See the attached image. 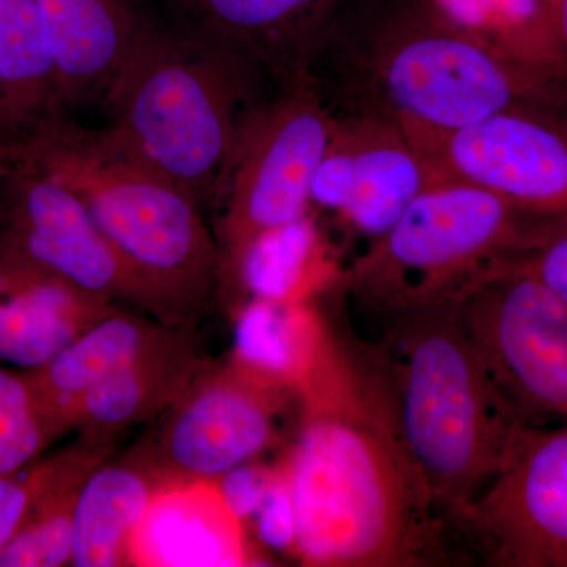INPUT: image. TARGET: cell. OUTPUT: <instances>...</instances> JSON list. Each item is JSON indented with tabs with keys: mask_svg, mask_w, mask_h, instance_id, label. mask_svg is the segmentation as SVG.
Masks as SVG:
<instances>
[{
	"mask_svg": "<svg viewBox=\"0 0 567 567\" xmlns=\"http://www.w3.org/2000/svg\"><path fill=\"white\" fill-rule=\"evenodd\" d=\"M284 458L295 555L316 567H420L450 561L446 524L404 442L386 377L328 327L303 385Z\"/></svg>",
	"mask_w": 567,
	"mask_h": 567,
	"instance_id": "6da1fadb",
	"label": "cell"
},
{
	"mask_svg": "<svg viewBox=\"0 0 567 567\" xmlns=\"http://www.w3.org/2000/svg\"><path fill=\"white\" fill-rule=\"evenodd\" d=\"M309 78L339 115L445 133L511 107L559 111L567 80L514 61L417 0H363L334 29Z\"/></svg>",
	"mask_w": 567,
	"mask_h": 567,
	"instance_id": "7a4b0ae2",
	"label": "cell"
},
{
	"mask_svg": "<svg viewBox=\"0 0 567 567\" xmlns=\"http://www.w3.org/2000/svg\"><path fill=\"white\" fill-rule=\"evenodd\" d=\"M17 152L81 197L136 295V308L169 327H196L219 293V249L203 207L107 130L63 118L18 142Z\"/></svg>",
	"mask_w": 567,
	"mask_h": 567,
	"instance_id": "3957f363",
	"label": "cell"
},
{
	"mask_svg": "<svg viewBox=\"0 0 567 567\" xmlns=\"http://www.w3.org/2000/svg\"><path fill=\"white\" fill-rule=\"evenodd\" d=\"M380 354L399 427L436 509L461 524L520 425L466 330L458 301L388 317Z\"/></svg>",
	"mask_w": 567,
	"mask_h": 567,
	"instance_id": "277c9868",
	"label": "cell"
},
{
	"mask_svg": "<svg viewBox=\"0 0 567 567\" xmlns=\"http://www.w3.org/2000/svg\"><path fill=\"white\" fill-rule=\"evenodd\" d=\"M260 78L221 41L178 21L145 17L104 95L111 115L106 130L204 207L218 197Z\"/></svg>",
	"mask_w": 567,
	"mask_h": 567,
	"instance_id": "5b68a950",
	"label": "cell"
},
{
	"mask_svg": "<svg viewBox=\"0 0 567 567\" xmlns=\"http://www.w3.org/2000/svg\"><path fill=\"white\" fill-rule=\"evenodd\" d=\"M559 219L529 215L494 194L436 181L347 274L358 303L393 316L458 301L494 268L535 248Z\"/></svg>",
	"mask_w": 567,
	"mask_h": 567,
	"instance_id": "8992f818",
	"label": "cell"
},
{
	"mask_svg": "<svg viewBox=\"0 0 567 567\" xmlns=\"http://www.w3.org/2000/svg\"><path fill=\"white\" fill-rule=\"evenodd\" d=\"M338 112L309 76L246 110L218 197L219 293L233 292L245 254L265 234L306 218Z\"/></svg>",
	"mask_w": 567,
	"mask_h": 567,
	"instance_id": "52a82bcc",
	"label": "cell"
},
{
	"mask_svg": "<svg viewBox=\"0 0 567 567\" xmlns=\"http://www.w3.org/2000/svg\"><path fill=\"white\" fill-rule=\"evenodd\" d=\"M496 385L524 423H567V309L516 257L458 300Z\"/></svg>",
	"mask_w": 567,
	"mask_h": 567,
	"instance_id": "ba28073f",
	"label": "cell"
},
{
	"mask_svg": "<svg viewBox=\"0 0 567 567\" xmlns=\"http://www.w3.org/2000/svg\"><path fill=\"white\" fill-rule=\"evenodd\" d=\"M404 133L439 181L476 186L539 218H567V118L558 111L511 107L451 132Z\"/></svg>",
	"mask_w": 567,
	"mask_h": 567,
	"instance_id": "9c48e42d",
	"label": "cell"
},
{
	"mask_svg": "<svg viewBox=\"0 0 567 567\" xmlns=\"http://www.w3.org/2000/svg\"><path fill=\"white\" fill-rule=\"evenodd\" d=\"M292 394L208 361L137 451L166 480H218L278 445Z\"/></svg>",
	"mask_w": 567,
	"mask_h": 567,
	"instance_id": "30bf717a",
	"label": "cell"
},
{
	"mask_svg": "<svg viewBox=\"0 0 567 567\" xmlns=\"http://www.w3.org/2000/svg\"><path fill=\"white\" fill-rule=\"evenodd\" d=\"M488 565L567 567V423L524 424L462 518Z\"/></svg>",
	"mask_w": 567,
	"mask_h": 567,
	"instance_id": "8fae6325",
	"label": "cell"
},
{
	"mask_svg": "<svg viewBox=\"0 0 567 567\" xmlns=\"http://www.w3.org/2000/svg\"><path fill=\"white\" fill-rule=\"evenodd\" d=\"M0 245L104 303L136 308V295L80 196L21 156L0 192Z\"/></svg>",
	"mask_w": 567,
	"mask_h": 567,
	"instance_id": "7c38bea8",
	"label": "cell"
},
{
	"mask_svg": "<svg viewBox=\"0 0 567 567\" xmlns=\"http://www.w3.org/2000/svg\"><path fill=\"white\" fill-rule=\"evenodd\" d=\"M436 181L399 126L364 115H339L312 183L311 203L341 213L375 238Z\"/></svg>",
	"mask_w": 567,
	"mask_h": 567,
	"instance_id": "4fadbf2b",
	"label": "cell"
},
{
	"mask_svg": "<svg viewBox=\"0 0 567 567\" xmlns=\"http://www.w3.org/2000/svg\"><path fill=\"white\" fill-rule=\"evenodd\" d=\"M363 0H169L175 21L221 41L278 85L309 76L334 29Z\"/></svg>",
	"mask_w": 567,
	"mask_h": 567,
	"instance_id": "5bb4252c",
	"label": "cell"
},
{
	"mask_svg": "<svg viewBox=\"0 0 567 567\" xmlns=\"http://www.w3.org/2000/svg\"><path fill=\"white\" fill-rule=\"evenodd\" d=\"M244 524L210 480H169L158 488L134 532L130 566H251Z\"/></svg>",
	"mask_w": 567,
	"mask_h": 567,
	"instance_id": "9a60e30c",
	"label": "cell"
},
{
	"mask_svg": "<svg viewBox=\"0 0 567 567\" xmlns=\"http://www.w3.org/2000/svg\"><path fill=\"white\" fill-rule=\"evenodd\" d=\"M118 306L0 245V364L40 368Z\"/></svg>",
	"mask_w": 567,
	"mask_h": 567,
	"instance_id": "2e32d148",
	"label": "cell"
},
{
	"mask_svg": "<svg viewBox=\"0 0 567 567\" xmlns=\"http://www.w3.org/2000/svg\"><path fill=\"white\" fill-rule=\"evenodd\" d=\"M63 107L104 99L145 14L133 0H35Z\"/></svg>",
	"mask_w": 567,
	"mask_h": 567,
	"instance_id": "e0dca14e",
	"label": "cell"
},
{
	"mask_svg": "<svg viewBox=\"0 0 567 567\" xmlns=\"http://www.w3.org/2000/svg\"><path fill=\"white\" fill-rule=\"evenodd\" d=\"M208 361L196 327H183L173 341L89 391L71 415L70 431L91 442L114 443L126 429L158 420Z\"/></svg>",
	"mask_w": 567,
	"mask_h": 567,
	"instance_id": "ac0fdd59",
	"label": "cell"
},
{
	"mask_svg": "<svg viewBox=\"0 0 567 567\" xmlns=\"http://www.w3.org/2000/svg\"><path fill=\"white\" fill-rule=\"evenodd\" d=\"M183 327H169L118 306L47 364L25 371L48 415L69 434L74 409L89 391L125 365L173 341Z\"/></svg>",
	"mask_w": 567,
	"mask_h": 567,
	"instance_id": "d6986e66",
	"label": "cell"
},
{
	"mask_svg": "<svg viewBox=\"0 0 567 567\" xmlns=\"http://www.w3.org/2000/svg\"><path fill=\"white\" fill-rule=\"evenodd\" d=\"M166 481L136 447L96 466L74 507L70 566H130L134 532Z\"/></svg>",
	"mask_w": 567,
	"mask_h": 567,
	"instance_id": "ffe728a7",
	"label": "cell"
},
{
	"mask_svg": "<svg viewBox=\"0 0 567 567\" xmlns=\"http://www.w3.org/2000/svg\"><path fill=\"white\" fill-rule=\"evenodd\" d=\"M234 315L226 363L254 382L295 398L315 364L328 323L305 301L251 298Z\"/></svg>",
	"mask_w": 567,
	"mask_h": 567,
	"instance_id": "44dd1931",
	"label": "cell"
},
{
	"mask_svg": "<svg viewBox=\"0 0 567 567\" xmlns=\"http://www.w3.org/2000/svg\"><path fill=\"white\" fill-rule=\"evenodd\" d=\"M114 443L78 439L51 456V473L24 524L0 551V567L70 566L73 518L84 481L107 457Z\"/></svg>",
	"mask_w": 567,
	"mask_h": 567,
	"instance_id": "7402d4cb",
	"label": "cell"
},
{
	"mask_svg": "<svg viewBox=\"0 0 567 567\" xmlns=\"http://www.w3.org/2000/svg\"><path fill=\"white\" fill-rule=\"evenodd\" d=\"M436 18L492 50L566 78L557 10L548 0H417Z\"/></svg>",
	"mask_w": 567,
	"mask_h": 567,
	"instance_id": "603a6c76",
	"label": "cell"
},
{
	"mask_svg": "<svg viewBox=\"0 0 567 567\" xmlns=\"http://www.w3.org/2000/svg\"><path fill=\"white\" fill-rule=\"evenodd\" d=\"M0 78L20 141L62 117L58 76L35 0H0Z\"/></svg>",
	"mask_w": 567,
	"mask_h": 567,
	"instance_id": "cb8c5ba5",
	"label": "cell"
},
{
	"mask_svg": "<svg viewBox=\"0 0 567 567\" xmlns=\"http://www.w3.org/2000/svg\"><path fill=\"white\" fill-rule=\"evenodd\" d=\"M315 245V230L306 219L254 241L235 278L233 293L238 295L235 309L251 298L305 301Z\"/></svg>",
	"mask_w": 567,
	"mask_h": 567,
	"instance_id": "d4e9b609",
	"label": "cell"
},
{
	"mask_svg": "<svg viewBox=\"0 0 567 567\" xmlns=\"http://www.w3.org/2000/svg\"><path fill=\"white\" fill-rule=\"evenodd\" d=\"M61 436L25 371L0 364V475L35 464Z\"/></svg>",
	"mask_w": 567,
	"mask_h": 567,
	"instance_id": "484cf974",
	"label": "cell"
},
{
	"mask_svg": "<svg viewBox=\"0 0 567 567\" xmlns=\"http://www.w3.org/2000/svg\"><path fill=\"white\" fill-rule=\"evenodd\" d=\"M251 520H256L254 532L264 546L295 554L297 516H295L292 491H290L289 476L284 462L275 466L262 503Z\"/></svg>",
	"mask_w": 567,
	"mask_h": 567,
	"instance_id": "4316f807",
	"label": "cell"
},
{
	"mask_svg": "<svg viewBox=\"0 0 567 567\" xmlns=\"http://www.w3.org/2000/svg\"><path fill=\"white\" fill-rule=\"evenodd\" d=\"M51 473V457L14 475H0V551L17 535Z\"/></svg>",
	"mask_w": 567,
	"mask_h": 567,
	"instance_id": "83f0119b",
	"label": "cell"
},
{
	"mask_svg": "<svg viewBox=\"0 0 567 567\" xmlns=\"http://www.w3.org/2000/svg\"><path fill=\"white\" fill-rule=\"evenodd\" d=\"M516 260L567 309V218L555 223L535 248Z\"/></svg>",
	"mask_w": 567,
	"mask_h": 567,
	"instance_id": "f1b7e54d",
	"label": "cell"
},
{
	"mask_svg": "<svg viewBox=\"0 0 567 567\" xmlns=\"http://www.w3.org/2000/svg\"><path fill=\"white\" fill-rule=\"evenodd\" d=\"M271 475H274V468L259 465L256 461L237 466L215 480L221 491L224 502L233 511L234 516L244 524V527L259 509Z\"/></svg>",
	"mask_w": 567,
	"mask_h": 567,
	"instance_id": "f546056e",
	"label": "cell"
},
{
	"mask_svg": "<svg viewBox=\"0 0 567 567\" xmlns=\"http://www.w3.org/2000/svg\"><path fill=\"white\" fill-rule=\"evenodd\" d=\"M20 142L17 128L11 121L9 100H7L6 87H3L2 78H0V145L3 147H13Z\"/></svg>",
	"mask_w": 567,
	"mask_h": 567,
	"instance_id": "4dcf8cb0",
	"label": "cell"
},
{
	"mask_svg": "<svg viewBox=\"0 0 567 567\" xmlns=\"http://www.w3.org/2000/svg\"><path fill=\"white\" fill-rule=\"evenodd\" d=\"M557 28L559 44H561L563 55L567 65V0H558L557 6Z\"/></svg>",
	"mask_w": 567,
	"mask_h": 567,
	"instance_id": "1f68e13d",
	"label": "cell"
},
{
	"mask_svg": "<svg viewBox=\"0 0 567 567\" xmlns=\"http://www.w3.org/2000/svg\"><path fill=\"white\" fill-rule=\"evenodd\" d=\"M13 147H3L0 145V192H2L3 182L9 174L11 162H13Z\"/></svg>",
	"mask_w": 567,
	"mask_h": 567,
	"instance_id": "d6a6232c",
	"label": "cell"
},
{
	"mask_svg": "<svg viewBox=\"0 0 567 567\" xmlns=\"http://www.w3.org/2000/svg\"><path fill=\"white\" fill-rule=\"evenodd\" d=\"M548 2L554 3V6H557L558 0H548Z\"/></svg>",
	"mask_w": 567,
	"mask_h": 567,
	"instance_id": "836d02e7",
	"label": "cell"
}]
</instances>
